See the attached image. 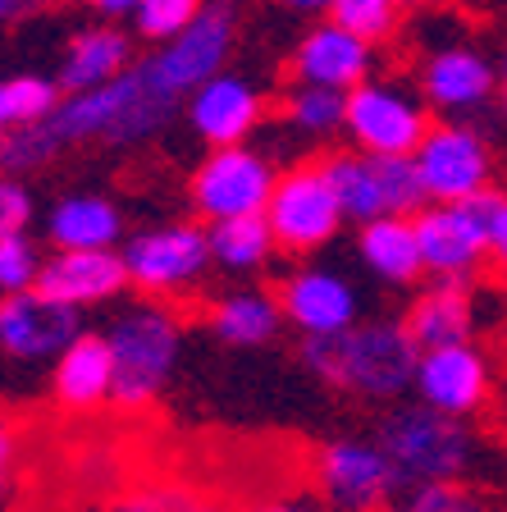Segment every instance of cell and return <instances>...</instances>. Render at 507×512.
I'll list each match as a JSON object with an SVG mask.
<instances>
[{"mask_svg": "<svg viewBox=\"0 0 507 512\" xmlns=\"http://www.w3.org/2000/svg\"><path fill=\"white\" fill-rule=\"evenodd\" d=\"M503 106H507V96H503Z\"/></svg>", "mask_w": 507, "mask_h": 512, "instance_id": "cell-45", "label": "cell"}, {"mask_svg": "<svg viewBox=\"0 0 507 512\" xmlns=\"http://www.w3.org/2000/svg\"><path fill=\"white\" fill-rule=\"evenodd\" d=\"M357 252L370 275L384 279V284H412V279L425 275L412 215H375V220H366L357 234Z\"/></svg>", "mask_w": 507, "mask_h": 512, "instance_id": "cell-23", "label": "cell"}, {"mask_svg": "<svg viewBox=\"0 0 507 512\" xmlns=\"http://www.w3.org/2000/svg\"><path fill=\"white\" fill-rule=\"evenodd\" d=\"M243 512H334V508H329L316 490H311V494H293V490H288V494H265V499L247 503Z\"/></svg>", "mask_w": 507, "mask_h": 512, "instance_id": "cell-36", "label": "cell"}, {"mask_svg": "<svg viewBox=\"0 0 507 512\" xmlns=\"http://www.w3.org/2000/svg\"><path fill=\"white\" fill-rule=\"evenodd\" d=\"M0 92H5V115H10V128L19 124H37V119H46L55 106H60V83L55 78H42V74H14L0 83Z\"/></svg>", "mask_w": 507, "mask_h": 512, "instance_id": "cell-29", "label": "cell"}, {"mask_svg": "<svg viewBox=\"0 0 507 512\" xmlns=\"http://www.w3.org/2000/svg\"><path fill=\"white\" fill-rule=\"evenodd\" d=\"M169 512H220L206 494L188 490V485H169Z\"/></svg>", "mask_w": 507, "mask_h": 512, "instance_id": "cell-37", "label": "cell"}, {"mask_svg": "<svg viewBox=\"0 0 507 512\" xmlns=\"http://www.w3.org/2000/svg\"><path fill=\"white\" fill-rule=\"evenodd\" d=\"M87 512H169V485H151V490H133V494H115V499L96 503Z\"/></svg>", "mask_w": 507, "mask_h": 512, "instance_id": "cell-35", "label": "cell"}, {"mask_svg": "<svg viewBox=\"0 0 507 512\" xmlns=\"http://www.w3.org/2000/svg\"><path fill=\"white\" fill-rule=\"evenodd\" d=\"M188 119L206 147H233L247 142V133H256V124L265 119V101L247 78L238 74H211L206 83L192 87L188 96Z\"/></svg>", "mask_w": 507, "mask_h": 512, "instance_id": "cell-16", "label": "cell"}, {"mask_svg": "<svg viewBox=\"0 0 507 512\" xmlns=\"http://www.w3.org/2000/svg\"><path fill=\"white\" fill-rule=\"evenodd\" d=\"M311 490L334 512H380L398 494V476L384 458L380 439L348 435L329 439L311 453Z\"/></svg>", "mask_w": 507, "mask_h": 512, "instance_id": "cell-6", "label": "cell"}, {"mask_svg": "<svg viewBox=\"0 0 507 512\" xmlns=\"http://www.w3.org/2000/svg\"><path fill=\"white\" fill-rule=\"evenodd\" d=\"M46 234H51L55 247H115L119 234H124V220H119L115 202L78 192V197H64L51 211Z\"/></svg>", "mask_w": 507, "mask_h": 512, "instance_id": "cell-25", "label": "cell"}, {"mask_svg": "<svg viewBox=\"0 0 507 512\" xmlns=\"http://www.w3.org/2000/svg\"><path fill=\"white\" fill-rule=\"evenodd\" d=\"M74 334L78 307L55 302L37 284L19 288V293H0V352H10L19 362H42V357H55Z\"/></svg>", "mask_w": 507, "mask_h": 512, "instance_id": "cell-14", "label": "cell"}, {"mask_svg": "<svg viewBox=\"0 0 507 512\" xmlns=\"http://www.w3.org/2000/svg\"><path fill=\"white\" fill-rule=\"evenodd\" d=\"M128 64H133V37L101 23V28H83L69 42L55 83H60V92H87V87H101L110 78H119Z\"/></svg>", "mask_w": 507, "mask_h": 512, "instance_id": "cell-22", "label": "cell"}, {"mask_svg": "<svg viewBox=\"0 0 507 512\" xmlns=\"http://www.w3.org/2000/svg\"><path fill=\"white\" fill-rule=\"evenodd\" d=\"M498 83H503V96H507V60H503V78H498Z\"/></svg>", "mask_w": 507, "mask_h": 512, "instance_id": "cell-43", "label": "cell"}, {"mask_svg": "<svg viewBox=\"0 0 507 512\" xmlns=\"http://www.w3.org/2000/svg\"><path fill=\"white\" fill-rule=\"evenodd\" d=\"M37 288L51 293L55 302H69L83 311L115 302L128 288V270L115 247H55V256L42 261Z\"/></svg>", "mask_w": 507, "mask_h": 512, "instance_id": "cell-15", "label": "cell"}, {"mask_svg": "<svg viewBox=\"0 0 507 512\" xmlns=\"http://www.w3.org/2000/svg\"><path fill=\"white\" fill-rule=\"evenodd\" d=\"M398 10L402 5H393V0H338L334 10H329V19L343 23L348 32H357L361 42H389L393 28H398Z\"/></svg>", "mask_w": 507, "mask_h": 512, "instance_id": "cell-31", "label": "cell"}, {"mask_svg": "<svg viewBox=\"0 0 507 512\" xmlns=\"http://www.w3.org/2000/svg\"><path fill=\"white\" fill-rule=\"evenodd\" d=\"M28 220H32V197L23 192L19 179L0 174V238L14 234V229H23Z\"/></svg>", "mask_w": 507, "mask_h": 512, "instance_id": "cell-33", "label": "cell"}, {"mask_svg": "<svg viewBox=\"0 0 507 512\" xmlns=\"http://www.w3.org/2000/svg\"><path fill=\"white\" fill-rule=\"evenodd\" d=\"M46 0H0V28H10V23L28 19V14H37Z\"/></svg>", "mask_w": 507, "mask_h": 512, "instance_id": "cell-39", "label": "cell"}, {"mask_svg": "<svg viewBox=\"0 0 507 512\" xmlns=\"http://www.w3.org/2000/svg\"><path fill=\"white\" fill-rule=\"evenodd\" d=\"M110 384H115V362H110L106 334L78 330L74 339L55 352L51 389L64 412H96V407H106Z\"/></svg>", "mask_w": 507, "mask_h": 512, "instance_id": "cell-19", "label": "cell"}, {"mask_svg": "<svg viewBox=\"0 0 507 512\" xmlns=\"http://www.w3.org/2000/svg\"><path fill=\"white\" fill-rule=\"evenodd\" d=\"M375 439L398 476V490L434 485V480H466V471L476 462V435L466 426V416L439 412L430 403L384 412Z\"/></svg>", "mask_w": 507, "mask_h": 512, "instance_id": "cell-2", "label": "cell"}, {"mask_svg": "<svg viewBox=\"0 0 507 512\" xmlns=\"http://www.w3.org/2000/svg\"><path fill=\"white\" fill-rule=\"evenodd\" d=\"M288 10H297V14H329L338 5V0H284Z\"/></svg>", "mask_w": 507, "mask_h": 512, "instance_id": "cell-41", "label": "cell"}, {"mask_svg": "<svg viewBox=\"0 0 507 512\" xmlns=\"http://www.w3.org/2000/svg\"><path fill=\"white\" fill-rule=\"evenodd\" d=\"M325 170L343 202V215L357 224L375 220V215H416L430 202L412 156L352 151V156H329Z\"/></svg>", "mask_w": 507, "mask_h": 512, "instance_id": "cell-4", "label": "cell"}, {"mask_svg": "<svg viewBox=\"0 0 507 512\" xmlns=\"http://www.w3.org/2000/svg\"><path fill=\"white\" fill-rule=\"evenodd\" d=\"M206 325L220 343L229 348H261L279 334L284 325V307H279V293H265V288H238V293H224L211 302L206 311Z\"/></svg>", "mask_w": 507, "mask_h": 512, "instance_id": "cell-24", "label": "cell"}, {"mask_svg": "<svg viewBox=\"0 0 507 512\" xmlns=\"http://www.w3.org/2000/svg\"><path fill=\"white\" fill-rule=\"evenodd\" d=\"M416 348H439V343H462L476 330V298H471V279H430L412 298L402 316Z\"/></svg>", "mask_w": 507, "mask_h": 512, "instance_id": "cell-20", "label": "cell"}, {"mask_svg": "<svg viewBox=\"0 0 507 512\" xmlns=\"http://www.w3.org/2000/svg\"><path fill=\"white\" fill-rule=\"evenodd\" d=\"M489 357L471 339L462 343H439V348H421L416 357V380L412 389L421 394V403L439 407L453 416H471L489 403Z\"/></svg>", "mask_w": 507, "mask_h": 512, "instance_id": "cell-13", "label": "cell"}, {"mask_svg": "<svg viewBox=\"0 0 507 512\" xmlns=\"http://www.w3.org/2000/svg\"><path fill=\"white\" fill-rule=\"evenodd\" d=\"M96 14H106V19H124V14L138 10V0H87Z\"/></svg>", "mask_w": 507, "mask_h": 512, "instance_id": "cell-40", "label": "cell"}, {"mask_svg": "<svg viewBox=\"0 0 507 512\" xmlns=\"http://www.w3.org/2000/svg\"><path fill=\"white\" fill-rule=\"evenodd\" d=\"M201 5H206V0H138V10H133V32L160 46L188 28V23L201 14Z\"/></svg>", "mask_w": 507, "mask_h": 512, "instance_id": "cell-30", "label": "cell"}, {"mask_svg": "<svg viewBox=\"0 0 507 512\" xmlns=\"http://www.w3.org/2000/svg\"><path fill=\"white\" fill-rule=\"evenodd\" d=\"M489 197L494 188L471 197V202H425L412 215L416 243H421V266L430 279H476L489 261Z\"/></svg>", "mask_w": 507, "mask_h": 512, "instance_id": "cell-7", "label": "cell"}, {"mask_svg": "<svg viewBox=\"0 0 507 512\" xmlns=\"http://www.w3.org/2000/svg\"><path fill=\"white\" fill-rule=\"evenodd\" d=\"M275 165L252 151L247 142L233 147H211V156L192 174V206L206 224L233 220V215H261L270 192H275Z\"/></svg>", "mask_w": 507, "mask_h": 512, "instance_id": "cell-9", "label": "cell"}, {"mask_svg": "<svg viewBox=\"0 0 507 512\" xmlns=\"http://www.w3.org/2000/svg\"><path fill=\"white\" fill-rule=\"evenodd\" d=\"M229 46H233V10L224 0H206L201 14L179 37L160 42V51H151L147 60H138V64L160 96H169L174 106H183L192 96V87L224 69Z\"/></svg>", "mask_w": 507, "mask_h": 512, "instance_id": "cell-5", "label": "cell"}, {"mask_svg": "<svg viewBox=\"0 0 507 512\" xmlns=\"http://www.w3.org/2000/svg\"><path fill=\"white\" fill-rule=\"evenodd\" d=\"M110 362H115V384H110V403L115 407H138L156 403L160 389L169 384L174 366H179L183 348V320L160 302H138L124 307L106 330Z\"/></svg>", "mask_w": 507, "mask_h": 512, "instance_id": "cell-3", "label": "cell"}, {"mask_svg": "<svg viewBox=\"0 0 507 512\" xmlns=\"http://www.w3.org/2000/svg\"><path fill=\"white\" fill-rule=\"evenodd\" d=\"M380 512H494L480 490L466 480H434V485H412L398 490Z\"/></svg>", "mask_w": 507, "mask_h": 512, "instance_id": "cell-27", "label": "cell"}, {"mask_svg": "<svg viewBox=\"0 0 507 512\" xmlns=\"http://www.w3.org/2000/svg\"><path fill=\"white\" fill-rule=\"evenodd\" d=\"M343 101H348V92L297 83V92H288V101H284V119L297 133H307V138H325V133L343 128Z\"/></svg>", "mask_w": 507, "mask_h": 512, "instance_id": "cell-28", "label": "cell"}, {"mask_svg": "<svg viewBox=\"0 0 507 512\" xmlns=\"http://www.w3.org/2000/svg\"><path fill=\"white\" fill-rule=\"evenodd\" d=\"M343 128L357 142V151H375V156H412L421 147L425 128H430V110L416 101L412 92L389 83H357L343 101Z\"/></svg>", "mask_w": 507, "mask_h": 512, "instance_id": "cell-11", "label": "cell"}, {"mask_svg": "<svg viewBox=\"0 0 507 512\" xmlns=\"http://www.w3.org/2000/svg\"><path fill=\"white\" fill-rule=\"evenodd\" d=\"M494 87H498L494 64H489L480 51H466V46L434 51L430 60H425V74H421L425 101H430L434 110H448V115L485 106Z\"/></svg>", "mask_w": 507, "mask_h": 512, "instance_id": "cell-21", "label": "cell"}, {"mask_svg": "<svg viewBox=\"0 0 507 512\" xmlns=\"http://www.w3.org/2000/svg\"><path fill=\"white\" fill-rule=\"evenodd\" d=\"M42 275V256L28 243L23 229L0 238V293H19V288H32Z\"/></svg>", "mask_w": 507, "mask_h": 512, "instance_id": "cell-32", "label": "cell"}, {"mask_svg": "<svg viewBox=\"0 0 507 512\" xmlns=\"http://www.w3.org/2000/svg\"><path fill=\"white\" fill-rule=\"evenodd\" d=\"M416 339L402 320H366L348 325L343 334H307L302 339V366L316 380L334 384L352 398L393 403L416 380Z\"/></svg>", "mask_w": 507, "mask_h": 512, "instance_id": "cell-1", "label": "cell"}, {"mask_svg": "<svg viewBox=\"0 0 507 512\" xmlns=\"http://www.w3.org/2000/svg\"><path fill=\"white\" fill-rule=\"evenodd\" d=\"M0 467H19V430L5 407H0Z\"/></svg>", "mask_w": 507, "mask_h": 512, "instance_id": "cell-38", "label": "cell"}, {"mask_svg": "<svg viewBox=\"0 0 507 512\" xmlns=\"http://www.w3.org/2000/svg\"><path fill=\"white\" fill-rule=\"evenodd\" d=\"M485 238H489V261H494V270L507 279V197L498 188H494V197H489Z\"/></svg>", "mask_w": 507, "mask_h": 512, "instance_id": "cell-34", "label": "cell"}, {"mask_svg": "<svg viewBox=\"0 0 507 512\" xmlns=\"http://www.w3.org/2000/svg\"><path fill=\"white\" fill-rule=\"evenodd\" d=\"M412 160L430 202H471L494 188L489 142L466 124H430Z\"/></svg>", "mask_w": 507, "mask_h": 512, "instance_id": "cell-10", "label": "cell"}, {"mask_svg": "<svg viewBox=\"0 0 507 512\" xmlns=\"http://www.w3.org/2000/svg\"><path fill=\"white\" fill-rule=\"evenodd\" d=\"M10 133V115H5V92H0V138Z\"/></svg>", "mask_w": 507, "mask_h": 512, "instance_id": "cell-42", "label": "cell"}, {"mask_svg": "<svg viewBox=\"0 0 507 512\" xmlns=\"http://www.w3.org/2000/svg\"><path fill=\"white\" fill-rule=\"evenodd\" d=\"M119 256H124L128 284L138 293L169 298L211 270V238L197 224H165V229H147V234L128 238Z\"/></svg>", "mask_w": 507, "mask_h": 512, "instance_id": "cell-12", "label": "cell"}, {"mask_svg": "<svg viewBox=\"0 0 507 512\" xmlns=\"http://www.w3.org/2000/svg\"><path fill=\"white\" fill-rule=\"evenodd\" d=\"M393 5H421V0H393Z\"/></svg>", "mask_w": 507, "mask_h": 512, "instance_id": "cell-44", "label": "cell"}, {"mask_svg": "<svg viewBox=\"0 0 507 512\" xmlns=\"http://www.w3.org/2000/svg\"><path fill=\"white\" fill-rule=\"evenodd\" d=\"M206 238H211V261H220L224 270H238V275L261 270L265 261H270V252H275V234H270L265 211L215 220L211 229H206Z\"/></svg>", "mask_w": 507, "mask_h": 512, "instance_id": "cell-26", "label": "cell"}, {"mask_svg": "<svg viewBox=\"0 0 507 512\" xmlns=\"http://www.w3.org/2000/svg\"><path fill=\"white\" fill-rule=\"evenodd\" d=\"M279 307L302 334H343L348 325H357L361 298L334 270H297L279 284Z\"/></svg>", "mask_w": 507, "mask_h": 512, "instance_id": "cell-17", "label": "cell"}, {"mask_svg": "<svg viewBox=\"0 0 507 512\" xmlns=\"http://www.w3.org/2000/svg\"><path fill=\"white\" fill-rule=\"evenodd\" d=\"M293 78L334 87V92H352L370 78V42H361L357 32H348L334 19L316 23L293 51Z\"/></svg>", "mask_w": 507, "mask_h": 512, "instance_id": "cell-18", "label": "cell"}, {"mask_svg": "<svg viewBox=\"0 0 507 512\" xmlns=\"http://www.w3.org/2000/svg\"><path fill=\"white\" fill-rule=\"evenodd\" d=\"M265 220L275 247L284 252H316L338 234V224L348 220L338 202L325 165H293L275 179V192L265 202Z\"/></svg>", "mask_w": 507, "mask_h": 512, "instance_id": "cell-8", "label": "cell"}]
</instances>
